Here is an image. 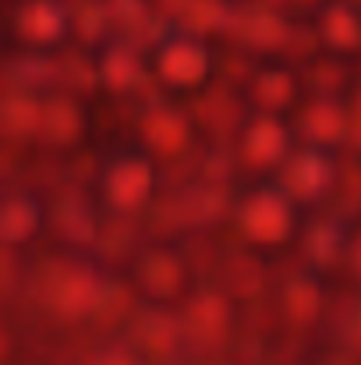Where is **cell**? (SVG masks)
<instances>
[{"mask_svg":"<svg viewBox=\"0 0 361 365\" xmlns=\"http://www.w3.org/2000/svg\"><path fill=\"white\" fill-rule=\"evenodd\" d=\"M301 128H305V135L308 138H315V142H333L347 121H344V114L333 107V103H312L305 114H301Z\"/></svg>","mask_w":361,"mask_h":365,"instance_id":"3","label":"cell"},{"mask_svg":"<svg viewBox=\"0 0 361 365\" xmlns=\"http://www.w3.org/2000/svg\"><path fill=\"white\" fill-rule=\"evenodd\" d=\"M323 29L333 43L340 46H355L358 43V18L347 11V7H333L326 18H323Z\"/></svg>","mask_w":361,"mask_h":365,"instance_id":"6","label":"cell"},{"mask_svg":"<svg viewBox=\"0 0 361 365\" xmlns=\"http://www.w3.org/2000/svg\"><path fill=\"white\" fill-rule=\"evenodd\" d=\"M244 149H248V156L255 163H273L283 153V131H280V124H273V121L251 124V131L244 135Z\"/></svg>","mask_w":361,"mask_h":365,"instance_id":"4","label":"cell"},{"mask_svg":"<svg viewBox=\"0 0 361 365\" xmlns=\"http://www.w3.org/2000/svg\"><path fill=\"white\" fill-rule=\"evenodd\" d=\"M351 255H355V269H358V273H361V238H358V242H355V252H351Z\"/></svg>","mask_w":361,"mask_h":365,"instance_id":"8","label":"cell"},{"mask_svg":"<svg viewBox=\"0 0 361 365\" xmlns=\"http://www.w3.org/2000/svg\"><path fill=\"white\" fill-rule=\"evenodd\" d=\"M358 330H361V319H358Z\"/></svg>","mask_w":361,"mask_h":365,"instance_id":"9","label":"cell"},{"mask_svg":"<svg viewBox=\"0 0 361 365\" xmlns=\"http://www.w3.org/2000/svg\"><path fill=\"white\" fill-rule=\"evenodd\" d=\"M258 100L266 107H276V103H287L291 100V78L287 75H262L258 86H255Z\"/></svg>","mask_w":361,"mask_h":365,"instance_id":"7","label":"cell"},{"mask_svg":"<svg viewBox=\"0 0 361 365\" xmlns=\"http://www.w3.org/2000/svg\"><path fill=\"white\" fill-rule=\"evenodd\" d=\"M159 61H163V71H167L170 78H177V82H192V78L202 71V53H199L195 46H188V43L167 46Z\"/></svg>","mask_w":361,"mask_h":365,"instance_id":"5","label":"cell"},{"mask_svg":"<svg viewBox=\"0 0 361 365\" xmlns=\"http://www.w3.org/2000/svg\"><path fill=\"white\" fill-rule=\"evenodd\" d=\"M326 181H330V170H326V163H323L315 153H301V156H294V160L283 167V185H287V192H294V195H301V199L319 195V192L326 188Z\"/></svg>","mask_w":361,"mask_h":365,"instance_id":"2","label":"cell"},{"mask_svg":"<svg viewBox=\"0 0 361 365\" xmlns=\"http://www.w3.org/2000/svg\"><path fill=\"white\" fill-rule=\"evenodd\" d=\"M287 224H291V213H287V202L276 199V195H255L248 206H244V227L251 238L258 242H276L287 235Z\"/></svg>","mask_w":361,"mask_h":365,"instance_id":"1","label":"cell"}]
</instances>
